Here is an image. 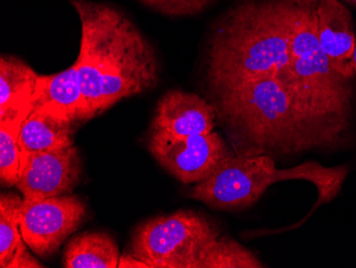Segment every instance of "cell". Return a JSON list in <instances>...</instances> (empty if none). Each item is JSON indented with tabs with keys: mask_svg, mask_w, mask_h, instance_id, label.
Returning <instances> with one entry per match:
<instances>
[{
	"mask_svg": "<svg viewBox=\"0 0 356 268\" xmlns=\"http://www.w3.org/2000/svg\"><path fill=\"white\" fill-rule=\"evenodd\" d=\"M81 23L75 65L87 121L126 97L152 89L159 79L155 49L121 10L90 0H71Z\"/></svg>",
	"mask_w": 356,
	"mask_h": 268,
	"instance_id": "cell-1",
	"label": "cell"
},
{
	"mask_svg": "<svg viewBox=\"0 0 356 268\" xmlns=\"http://www.w3.org/2000/svg\"><path fill=\"white\" fill-rule=\"evenodd\" d=\"M295 0H247L222 17L213 33L207 79L216 92L261 78L289 87Z\"/></svg>",
	"mask_w": 356,
	"mask_h": 268,
	"instance_id": "cell-2",
	"label": "cell"
},
{
	"mask_svg": "<svg viewBox=\"0 0 356 268\" xmlns=\"http://www.w3.org/2000/svg\"><path fill=\"white\" fill-rule=\"evenodd\" d=\"M216 111L234 154L272 159L311 150H334L277 78L248 81L217 93Z\"/></svg>",
	"mask_w": 356,
	"mask_h": 268,
	"instance_id": "cell-3",
	"label": "cell"
},
{
	"mask_svg": "<svg viewBox=\"0 0 356 268\" xmlns=\"http://www.w3.org/2000/svg\"><path fill=\"white\" fill-rule=\"evenodd\" d=\"M317 3L295 0L288 90L334 149H339L349 139L354 89L352 78L336 71L320 46Z\"/></svg>",
	"mask_w": 356,
	"mask_h": 268,
	"instance_id": "cell-4",
	"label": "cell"
},
{
	"mask_svg": "<svg viewBox=\"0 0 356 268\" xmlns=\"http://www.w3.org/2000/svg\"><path fill=\"white\" fill-rule=\"evenodd\" d=\"M348 175V166L325 167L318 161H306L289 169H277L268 155L240 156L233 154L204 181L192 188L190 197L208 207L222 211H239L261 199L269 186L288 180L311 182L318 191V200L299 225L322 204L329 203L341 193Z\"/></svg>",
	"mask_w": 356,
	"mask_h": 268,
	"instance_id": "cell-5",
	"label": "cell"
},
{
	"mask_svg": "<svg viewBox=\"0 0 356 268\" xmlns=\"http://www.w3.org/2000/svg\"><path fill=\"white\" fill-rule=\"evenodd\" d=\"M219 236L205 216L181 210L140 225L131 250L149 268H197L202 252Z\"/></svg>",
	"mask_w": 356,
	"mask_h": 268,
	"instance_id": "cell-6",
	"label": "cell"
},
{
	"mask_svg": "<svg viewBox=\"0 0 356 268\" xmlns=\"http://www.w3.org/2000/svg\"><path fill=\"white\" fill-rule=\"evenodd\" d=\"M149 148L160 166L184 184L204 181L234 154L217 132L178 136L153 131Z\"/></svg>",
	"mask_w": 356,
	"mask_h": 268,
	"instance_id": "cell-7",
	"label": "cell"
},
{
	"mask_svg": "<svg viewBox=\"0 0 356 268\" xmlns=\"http://www.w3.org/2000/svg\"><path fill=\"white\" fill-rule=\"evenodd\" d=\"M85 216V203L76 196L24 200L22 236L32 251L48 257L78 229Z\"/></svg>",
	"mask_w": 356,
	"mask_h": 268,
	"instance_id": "cell-8",
	"label": "cell"
},
{
	"mask_svg": "<svg viewBox=\"0 0 356 268\" xmlns=\"http://www.w3.org/2000/svg\"><path fill=\"white\" fill-rule=\"evenodd\" d=\"M83 165L77 148L21 154L16 187L24 200H43L70 193L79 181Z\"/></svg>",
	"mask_w": 356,
	"mask_h": 268,
	"instance_id": "cell-9",
	"label": "cell"
},
{
	"mask_svg": "<svg viewBox=\"0 0 356 268\" xmlns=\"http://www.w3.org/2000/svg\"><path fill=\"white\" fill-rule=\"evenodd\" d=\"M217 111L197 94L171 90L158 102L153 131L178 136L207 135L216 127Z\"/></svg>",
	"mask_w": 356,
	"mask_h": 268,
	"instance_id": "cell-10",
	"label": "cell"
},
{
	"mask_svg": "<svg viewBox=\"0 0 356 268\" xmlns=\"http://www.w3.org/2000/svg\"><path fill=\"white\" fill-rule=\"evenodd\" d=\"M318 38L332 67L348 78H354L351 61L355 47L351 12L339 0H318Z\"/></svg>",
	"mask_w": 356,
	"mask_h": 268,
	"instance_id": "cell-11",
	"label": "cell"
},
{
	"mask_svg": "<svg viewBox=\"0 0 356 268\" xmlns=\"http://www.w3.org/2000/svg\"><path fill=\"white\" fill-rule=\"evenodd\" d=\"M35 105L74 122L87 121L86 101L75 63L69 69L51 76H39Z\"/></svg>",
	"mask_w": 356,
	"mask_h": 268,
	"instance_id": "cell-12",
	"label": "cell"
},
{
	"mask_svg": "<svg viewBox=\"0 0 356 268\" xmlns=\"http://www.w3.org/2000/svg\"><path fill=\"white\" fill-rule=\"evenodd\" d=\"M74 122L53 113L41 105H35L19 134L21 154L57 151L74 145Z\"/></svg>",
	"mask_w": 356,
	"mask_h": 268,
	"instance_id": "cell-13",
	"label": "cell"
},
{
	"mask_svg": "<svg viewBox=\"0 0 356 268\" xmlns=\"http://www.w3.org/2000/svg\"><path fill=\"white\" fill-rule=\"evenodd\" d=\"M39 76L19 58L0 60V115L35 107Z\"/></svg>",
	"mask_w": 356,
	"mask_h": 268,
	"instance_id": "cell-14",
	"label": "cell"
},
{
	"mask_svg": "<svg viewBox=\"0 0 356 268\" xmlns=\"http://www.w3.org/2000/svg\"><path fill=\"white\" fill-rule=\"evenodd\" d=\"M120 251L115 239L103 232H85L70 241L64 249L65 268H117Z\"/></svg>",
	"mask_w": 356,
	"mask_h": 268,
	"instance_id": "cell-15",
	"label": "cell"
},
{
	"mask_svg": "<svg viewBox=\"0 0 356 268\" xmlns=\"http://www.w3.org/2000/svg\"><path fill=\"white\" fill-rule=\"evenodd\" d=\"M32 109L0 115V179L3 185H16L19 180L21 165L19 134L24 121Z\"/></svg>",
	"mask_w": 356,
	"mask_h": 268,
	"instance_id": "cell-16",
	"label": "cell"
},
{
	"mask_svg": "<svg viewBox=\"0 0 356 268\" xmlns=\"http://www.w3.org/2000/svg\"><path fill=\"white\" fill-rule=\"evenodd\" d=\"M24 200L14 194L0 197V267L8 268L12 260L26 251L21 232V213Z\"/></svg>",
	"mask_w": 356,
	"mask_h": 268,
	"instance_id": "cell-17",
	"label": "cell"
},
{
	"mask_svg": "<svg viewBox=\"0 0 356 268\" xmlns=\"http://www.w3.org/2000/svg\"><path fill=\"white\" fill-rule=\"evenodd\" d=\"M264 264L247 248L227 236L218 237L202 252L197 268H261Z\"/></svg>",
	"mask_w": 356,
	"mask_h": 268,
	"instance_id": "cell-18",
	"label": "cell"
},
{
	"mask_svg": "<svg viewBox=\"0 0 356 268\" xmlns=\"http://www.w3.org/2000/svg\"><path fill=\"white\" fill-rule=\"evenodd\" d=\"M144 5L170 17L194 15L203 11L213 0H141Z\"/></svg>",
	"mask_w": 356,
	"mask_h": 268,
	"instance_id": "cell-19",
	"label": "cell"
},
{
	"mask_svg": "<svg viewBox=\"0 0 356 268\" xmlns=\"http://www.w3.org/2000/svg\"><path fill=\"white\" fill-rule=\"evenodd\" d=\"M118 267H139L149 268L147 264L140 261L134 255H123L120 258L119 266Z\"/></svg>",
	"mask_w": 356,
	"mask_h": 268,
	"instance_id": "cell-20",
	"label": "cell"
},
{
	"mask_svg": "<svg viewBox=\"0 0 356 268\" xmlns=\"http://www.w3.org/2000/svg\"><path fill=\"white\" fill-rule=\"evenodd\" d=\"M351 67L352 71H353L354 77H356V41L355 47H354L353 57H352Z\"/></svg>",
	"mask_w": 356,
	"mask_h": 268,
	"instance_id": "cell-21",
	"label": "cell"
},
{
	"mask_svg": "<svg viewBox=\"0 0 356 268\" xmlns=\"http://www.w3.org/2000/svg\"><path fill=\"white\" fill-rule=\"evenodd\" d=\"M346 3H350V5H353L354 7H356V0H343Z\"/></svg>",
	"mask_w": 356,
	"mask_h": 268,
	"instance_id": "cell-22",
	"label": "cell"
}]
</instances>
